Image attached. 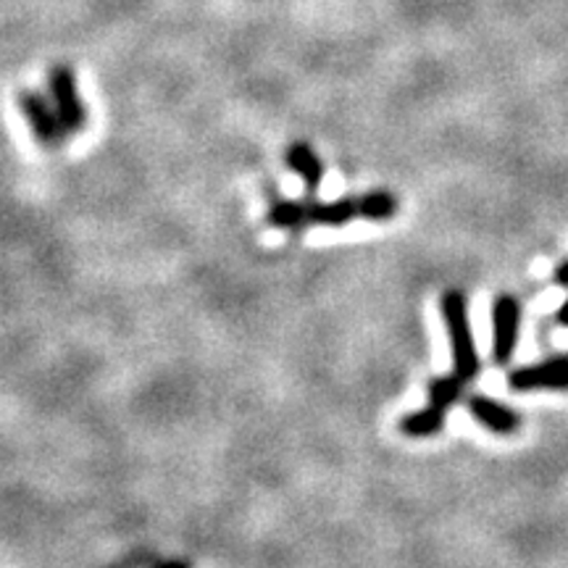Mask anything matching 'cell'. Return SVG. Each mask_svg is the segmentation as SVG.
Listing matches in <instances>:
<instances>
[{
  "label": "cell",
  "instance_id": "6da1fadb",
  "mask_svg": "<svg viewBox=\"0 0 568 568\" xmlns=\"http://www.w3.org/2000/svg\"><path fill=\"white\" fill-rule=\"evenodd\" d=\"M439 314L445 318L447 335H450V351H453V372L464 376L466 382L477 379L479 376V353L477 343H474L471 318H468V301L460 290H445L439 297Z\"/></svg>",
  "mask_w": 568,
  "mask_h": 568
},
{
  "label": "cell",
  "instance_id": "30bf717a",
  "mask_svg": "<svg viewBox=\"0 0 568 568\" xmlns=\"http://www.w3.org/2000/svg\"><path fill=\"white\" fill-rule=\"evenodd\" d=\"M266 222L274 230H303L305 224H311L308 201H280L274 203L266 213Z\"/></svg>",
  "mask_w": 568,
  "mask_h": 568
},
{
  "label": "cell",
  "instance_id": "277c9868",
  "mask_svg": "<svg viewBox=\"0 0 568 568\" xmlns=\"http://www.w3.org/2000/svg\"><path fill=\"white\" fill-rule=\"evenodd\" d=\"M521 329V303L514 295H497L493 305V358L497 366H506L514 358Z\"/></svg>",
  "mask_w": 568,
  "mask_h": 568
},
{
  "label": "cell",
  "instance_id": "52a82bcc",
  "mask_svg": "<svg viewBox=\"0 0 568 568\" xmlns=\"http://www.w3.org/2000/svg\"><path fill=\"white\" fill-rule=\"evenodd\" d=\"M284 161H287L290 172H295L305 182V190H308V195H314L316 190L322 187L324 161L318 159L316 151L308 145V142H303V140L290 142L287 153H284Z\"/></svg>",
  "mask_w": 568,
  "mask_h": 568
},
{
  "label": "cell",
  "instance_id": "5b68a950",
  "mask_svg": "<svg viewBox=\"0 0 568 568\" xmlns=\"http://www.w3.org/2000/svg\"><path fill=\"white\" fill-rule=\"evenodd\" d=\"M508 385L516 393H531V389H556V393H564V389H568V353L552 355L542 364L516 368L508 376Z\"/></svg>",
  "mask_w": 568,
  "mask_h": 568
},
{
  "label": "cell",
  "instance_id": "ba28073f",
  "mask_svg": "<svg viewBox=\"0 0 568 568\" xmlns=\"http://www.w3.org/2000/svg\"><path fill=\"white\" fill-rule=\"evenodd\" d=\"M445 408H437V406H426V408H418V410H410L397 422V429L403 432V435L410 437V439H426V437H437L439 432L445 429Z\"/></svg>",
  "mask_w": 568,
  "mask_h": 568
},
{
  "label": "cell",
  "instance_id": "8fae6325",
  "mask_svg": "<svg viewBox=\"0 0 568 568\" xmlns=\"http://www.w3.org/2000/svg\"><path fill=\"white\" fill-rule=\"evenodd\" d=\"M464 385H466V379L464 376H458L456 372L443 374V376H435V379L429 382L426 395H429L432 406L447 410L460 400V395H464Z\"/></svg>",
  "mask_w": 568,
  "mask_h": 568
},
{
  "label": "cell",
  "instance_id": "7c38bea8",
  "mask_svg": "<svg viewBox=\"0 0 568 568\" xmlns=\"http://www.w3.org/2000/svg\"><path fill=\"white\" fill-rule=\"evenodd\" d=\"M358 211L361 219H368V222H389L397 213V201L387 190H372L358 197Z\"/></svg>",
  "mask_w": 568,
  "mask_h": 568
},
{
  "label": "cell",
  "instance_id": "8992f818",
  "mask_svg": "<svg viewBox=\"0 0 568 568\" xmlns=\"http://www.w3.org/2000/svg\"><path fill=\"white\" fill-rule=\"evenodd\" d=\"M468 410L485 429L493 435H516L518 426H521V416L516 414L510 406H503L495 397L489 395H471L468 397Z\"/></svg>",
  "mask_w": 568,
  "mask_h": 568
},
{
  "label": "cell",
  "instance_id": "5bb4252c",
  "mask_svg": "<svg viewBox=\"0 0 568 568\" xmlns=\"http://www.w3.org/2000/svg\"><path fill=\"white\" fill-rule=\"evenodd\" d=\"M558 324L560 326H568V301L564 303V305H560V308H558Z\"/></svg>",
  "mask_w": 568,
  "mask_h": 568
},
{
  "label": "cell",
  "instance_id": "3957f363",
  "mask_svg": "<svg viewBox=\"0 0 568 568\" xmlns=\"http://www.w3.org/2000/svg\"><path fill=\"white\" fill-rule=\"evenodd\" d=\"M17 103H19V111L24 113L27 124H30L34 140H38L40 145L51 148L53 151V148H59L61 142L69 138L67 126H63L55 105L48 103L40 92L21 90L17 95Z\"/></svg>",
  "mask_w": 568,
  "mask_h": 568
},
{
  "label": "cell",
  "instance_id": "4fadbf2b",
  "mask_svg": "<svg viewBox=\"0 0 568 568\" xmlns=\"http://www.w3.org/2000/svg\"><path fill=\"white\" fill-rule=\"evenodd\" d=\"M556 282L560 284V287H568V261H566V264H560V266H558V272H556Z\"/></svg>",
  "mask_w": 568,
  "mask_h": 568
},
{
  "label": "cell",
  "instance_id": "9c48e42d",
  "mask_svg": "<svg viewBox=\"0 0 568 568\" xmlns=\"http://www.w3.org/2000/svg\"><path fill=\"white\" fill-rule=\"evenodd\" d=\"M308 213H311V224L345 226V224H351L353 219L361 216L358 197H339V201H329V203H311L308 201Z\"/></svg>",
  "mask_w": 568,
  "mask_h": 568
},
{
  "label": "cell",
  "instance_id": "7a4b0ae2",
  "mask_svg": "<svg viewBox=\"0 0 568 568\" xmlns=\"http://www.w3.org/2000/svg\"><path fill=\"white\" fill-rule=\"evenodd\" d=\"M48 88H51L53 105L55 111H59L67 132L69 134L82 132L84 126H88V109H84L80 98L74 69L67 67V63H55V67L48 71Z\"/></svg>",
  "mask_w": 568,
  "mask_h": 568
}]
</instances>
